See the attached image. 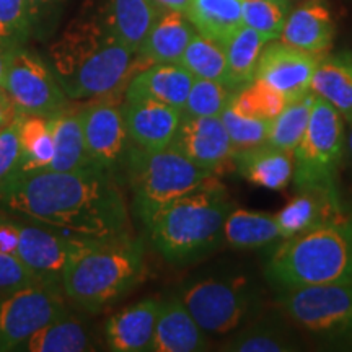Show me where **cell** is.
I'll return each instance as SVG.
<instances>
[{
  "label": "cell",
  "mask_w": 352,
  "mask_h": 352,
  "mask_svg": "<svg viewBox=\"0 0 352 352\" xmlns=\"http://www.w3.org/2000/svg\"><path fill=\"white\" fill-rule=\"evenodd\" d=\"M0 212L80 239L132 233L121 183L101 170L13 173L0 183Z\"/></svg>",
  "instance_id": "cell-1"
},
{
  "label": "cell",
  "mask_w": 352,
  "mask_h": 352,
  "mask_svg": "<svg viewBox=\"0 0 352 352\" xmlns=\"http://www.w3.org/2000/svg\"><path fill=\"white\" fill-rule=\"evenodd\" d=\"M50 64L69 100H109L126 91L138 54L96 13L74 20L50 47Z\"/></svg>",
  "instance_id": "cell-2"
},
{
  "label": "cell",
  "mask_w": 352,
  "mask_h": 352,
  "mask_svg": "<svg viewBox=\"0 0 352 352\" xmlns=\"http://www.w3.org/2000/svg\"><path fill=\"white\" fill-rule=\"evenodd\" d=\"M233 204L215 178L168 202L145 223L148 240L171 264H189L223 243V223Z\"/></svg>",
  "instance_id": "cell-3"
},
{
  "label": "cell",
  "mask_w": 352,
  "mask_h": 352,
  "mask_svg": "<svg viewBox=\"0 0 352 352\" xmlns=\"http://www.w3.org/2000/svg\"><path fill=\"white\" fill-rule=\"evenodd\" d=\"M144 241L132 233L109 240H91L74 254L64 271L67 302L87 314H100L124 298L145 276Z\"/></svg>",
  "instance_id": "cell-4"
},
{
  "label": "cell",
  "mask_w": 352,
  "mask_h": 352,
  "mask_svg": "<svg viewBox=\"0 0 352 352\" xmlns=\"http://www.w3.org/2000/svg\"><path fill=\"white\" fill-rule=\"evenodd\" d=\"M283 241L264 266L276 290L352 279V220H331Z\"/></svg>",
  "instance_id": "cell-5"
},
{
  "label": "cell",
  "mask_w": 352,
  "mask_h": 352,
  "mask_svg": "<svg viewBox=\"0 0 352 352\" xmlns=\"http://www.w3.org/2000/svg\"><path fill=\"white\" fill-rule=\"evenodd\" d=\"M215 178L175 148L147 151L135 144L131 145L124 170V179L134 197L132 208L144 226L168 202Z\"/></svg>",
  "instance_id": "cell-6"
},
{
  "label": "cell",
  "mask_w": 352,
  "mask_h": 352,
  "mask_svg": "<svg viewBox=\"0 0 352 352\" xmlns=\"http://www.w3.org/2000/svg\"><path fill=\"white\" fill-rule=\"evenodd\" d=\"M178 297L202 331L212 336L236 331L261 310V289L241 274L195 280L179 289Z\"/></svg>",
  "instance_id": "cell-7"
},
{
  "label": "cell",
  "mask_w": 352,
  "mask_h": 352,
  "mask_svg": "<svg viewBox=\"0 0 352 352\" xmlns=\"http://www.w3.org/2000/svg\"><path fill=\"white\" fill-rule=\"evenodd\" d=\"M344 152V118L315 96L305 134L294 151L296 189L324 188L338 192L336 176Z\"/></svg>",
  "instance_id": "cell-8"
},
{
  "label": "cell",
  "mask_w": 352,
  "mask_h": 352,
  "mask_svg": "<svg viewBox=\"0 0 352 352\" xmlns=\"http://www.w3.org/2000/svg\"><path fill=\"white\" fill-rule=\"evenodd\" d=\"M277 305L303 331L327 341H352V279L277 290Z\"/></svg>",
  "instance_id": "cell-9"
},
{
  "label": "cell",
  "mask_w": 352,
  "mask_h": 352,
  "mask_svg": "<svg viewBox=\"0 0 352 352\" xmlns=\"http://www.w3.org/2000/svg\"><path fill=\"white\" fill-rule=\"evenodd\" d=\"M67 314L63 289L32 283L0 294V352L16 351L30 336Z\"/></svg>",
  "instance_id": "cell-10"
},
{
  "label": "cell",
  "mask_w": 352,
  "mask_h": 352,
  "mask_svg": "<svg viewBox=\"0 0 352 352\" xmlns=\"http://www.w3.org/2000/svg\"><path fill=\"white\" fill-rule=\"evenodd\" d=\"M2 87L20 114L50 118L69 108V96L51 64L25 46L10 51Z\"/></svg>",
  "instance_id": "cell-11"
},
{
  "label": "cell",
  "mask_w": 352,
  "mask_h": 352,
  "mask_svg": "<svg viewBox=\"0 0 352 352\" xmlns=\"http://www.w3.org/2000/svg\"><path fill=\"white\" fill-rule=\"evenodd\" d=\"M16 220L20 228L16 258L36 283L63 289L64 271L70 258L85 248L91 239L67 235L28 220Z\"/></svg>",
  "instance_id": "cell-12"
},
{
  "label": "cell",
  "mask_w": 352,
  "mask_h": 352,
  "mask_svg": "<svg viewBox=\"0 0 352 352\" xmlns=\"http://www.w3.org/2000/svg\"><path fill=\"white\" fill-rule=\"evenodd\" d=\"M80 114L87 152L94 165L122 183L132 140L121 104L111 100H95L80 108Z\"/></svg>",
  "instance_id": "cell-13"
},
{
  "label": "cell",
  "mask_w": 352,
  "mask_h": 352,
  "mask_svg": "<svg viewBox=\"0 0 352 352\" xmlns=\"http://www.w3.org/2000/svg\"><path fill=\"white\" fill-rule=\"evenodd\" d=\"M170 147L215 176L235 170L236 148L220 116L183 114Z\"/></svg>",
  "instance_id": "cell-14"
},
{
  "label": "cell",
  "mask_w": 352,
  "mask_h": 352,
  "mask_svg": "<svg viewBox=\"0 0 352 352\" xmlns=\"http://www.w3.org/2000/svg\"><path fill=\"white\" fill-rule=\"evenodd\" d=\"M320 59L321 56L274 39L259 56L254 80L272 87L290 103L310 94V82Z\"/></svg>",
  "instance_id": "cell-15"
},
{
  "label": "cell",
  "mask_w": 352,
  "mask_h": 352,
  "mask_svg": "<svg viewBox=\"0 0 352 352\" xmlns=\"http://www.w3.org/2000/svg\"><path fill=\"white\" fill-rule=\"evenodd\" d=\"M132 144L147 151H160L173 142L183 111L148 98H126L121 104Z\"/></svg>",
  "instance_id": "cell-16"
},
{
  "label": "cell",
  "mask_w": 352,
  "mask_h": 352,
  "mask_svg": "<svg viewBox=\"0 0 352 352\" xmlns=\"http://www.w3.org/2000/svg\"><path fill=\"white\" fill-rule=\"evenodd\" d=\"M340 214V192L324 188H302L276 214V220L280 239L287 240L331 220L342 219Z\"/></svg>",
  "instance_id": "cell-17"
},
{
  "label": "cell",
  "mask_w": 352,
  "mask_h": 352,
  "mask_svg": "<svg viewBox=\"0 0 352 352\" xmlns=\"http://www.w3.org/2000/svg\"><path fill=\"white\" fill-rule=\"evenodd\" d=\"M160 303L162 300L157 298H144L109 316L103 331L109 349L116 352L151 351Z\"/></svg>",
  "instance_id": "cell-18"
},
{
  "label": "cell",
  "mask_w": 352,
  "mask_h": 352,
  "mask_svg": "<svg viewBox=\"0 0 352 352\" xmlns=\"http://www.w3.org/2000/svg\"><path fill=\"white\" fill-rule=\"evenodd\" d=\"M195 76L178 63L152 64L138 70L126 87V98H148L182 109Z\"/></svg>",
  "instance_id": "cell-19"
},
{
  "label": "cell",
  "mask_w": 352,
  "mask_h": 352,
  "mask_svg": "<svg viewBox=\"0 0 352 352\" xmlns=\"http://www.w3.org/2000/svg\"><path fill=\"white\" fill-rule=\"evenodd\" d=\"M208 349L206 333L178 296L165 298L158 310L152 352H196Z\"/></svg>",
  "instance_id": "cell-20"
},
{
  "label": "cell",
  "mask_w": 352,
  "mask_h": 352,
  "mask_svg": "<svg viewBox=\"0 0 352 352\" xmlns=\"http://www.w3.org/2000/svg\"><path fill=\"white\" fill-rule=\"evenodd\" d=\"M197 32L182 12H162L138 51V63L147 65L179 63L189 41ZM142 69V67H140Z\"/></svg>",
  "instance_id": "cell-21"
},
{
  "label": "cell",
  "mask_w": 352,
  "mask_h": 352,
  "mask_svg": "<svg viewBox=\"0 0 352 352\" xmlns=\"http://www.w3.org/2000/svg\"><path fill=\"white\" fill-rule=\"evenodd\" d=\"M235 170L254 186L283 191L294 178V153L264 142L256 147L236 151Z\"/></svg>",
  "instance_id": "cell-22"
},
{
  "label": "cell",
  "mask_w": 352,
  "mask_h": 352,
  "mask_svg": "<svg viewBox=\"0 0 352 352\" xmlns=\"http://www.w3.org/2000/svg\"><path fill=\"white\" fill-rule=\"evenodd\" d=\"M334 21L329 10L316 2L289 12L285 20L280 41L297 50L324 56L333 46Z\"/></svg>",
  "instance_id": "cell-23"
},
{
  "label": "cell",
  "mask_w": 352,
  "mask_h": 352,
  "mask_svg": "<svg viewBox=\"0 0 352 352\" xmlns=\"http://www.w3.org/2000/svg\"><path fill=\"white\" fill-rule=\"evenodd\" d=\"M96 15L111 32L138 54L160 12L151 0H103Z\"/></svg>",
  "instance_id": "cell-24"
},
{
  "label": "cell",
  "mask_w": 352,
  "mask_h": 352,
  "mask_svg": "<svg viewBox=\"0 0 352 352\" xmlns=\"http://www.w3.org/2000/svg\"><path fill=\"white\" fill-rule=\"evenodd\" d=\"M310 91L352 121V52L321 56L311 77Z\"/></svg>",
  "instance_id": "cell-25"
},
{
  "label": "cell",
  "mask_w": 352,
  "mask_h": 352,
  "mask_svg": "<svg viewBox=\"0 0 352 352\" xmlns=\"http://www.w3.org/2000/svg\"><path fill=\"white\" fill-rule=\"evenodd\" d=\"M54 135V160L50 170H98L87 152L80 109L65 108L50 116Z\"/></svg>",
  "instance_id": "cell-26"
},
{
  "label": "cell",
  "mask_w": 352,
  "mask_h": 352,
  "mask_svg": "<svg viewBox=\"0 0 352 352\" xmlns=\"http://www.w3.org/2000/svg\"><path fill=\"white\" fill-rule=\"evenodd\" d=\"M280 239L276 215L261 210L233 208L223 223V243L236 250L263 248Z\"/></svg>",
  "instance_id": "cell-27"
},
{
  "label": "cell",
  "mask_w": 352,
  "mask_h": 352,
  "mask_svg": "<svg viewBox=\"0 0 352 352\" xmlns=\"http://www.w3.org/2000/svg\"><path fill=\"white\" fill-rule=\"evenodd\" d=\"M91 333L70 314L39 329L16 347L21 352H85L95 351Z\"/></svg>",
  "instance_id": "cell-28"
},
{
  "label": "cell",
  "mask_w": 352,
  "mask_h": 352,
  "mask_svg": "<svg viewBox=\"0 0 352 352\" xmlns=\"http://www.w3.org/2000/svg\"><path fill=\"white\" fill-rule=\"evenodd\" d=\"M184 15L197 33L223 44L243 25V0H191Z\"/></svg>",
  "instance_id": "cell-29"
},
{
  "label": "cell",
  "mask_w": 352,
  "mask_h": 352,
  "mask_svg": "<svg viewBox=\"0 0 352 352\" xmlns=\"http://www.w3.org/2000/svg\"><path fill=\"white\" fill-rule=\"evenodd\" d=\"M52 160L54 135L50 118L20 114V158L13 173L50 170Z\"/></svg>",
  "instance_id": "cell-30"
},
{
  "label": "cell",
  "mask_w": 352,
  "mask_h": 352,
  "mask_svg": "<svg viewBox=\"0 0 352 352\" xmlns=\"http://www.w3.org/2000/svg\"><path fill=\"white\" fill-rule=\"evenodd\" d=\"M298 349L300 344L294 333H290L284 321L274 316L243 324L223 347V351L233 352H290Z\"/></svg>",
  "instance_id": "cell-31"
},
{
  "label": "cell",
  "mask_w": 352,
  "mask_h": 352,
  "mask_svg": "<svg viewBox=\"0 0 352 352\" xmlns=\"http://www.w3.org/2000/svg\"><path fill=\"white\" fill-rule=\"evenodd\" d=\"M267 43L270 39L264 34L245 23L223 43L232 90H239L254 80L259 56Z\"/></svg>",
  "instance_id": "cell-32"
},
{
  "label": "cell",
  "mask_w": 352,
  "mask_h": 352,
  "mask_svg": "<svg viewBox=\"0 0 352 352\" xmlns=\"http://www.w3.org/2000/svg\"><path fill=\"white\" fill-rule=\"evenodd\" d=\"M196 78H206L230 87L226 47L222 43L196 33L183 52L179 63Z\"/></svg>",
  "instance_id": "cell-33"
},
{
  "label": "cell",
  "mask_w": 352,
  "mask_h": 352,
  "mask_svg": "<svg viewBox=\"0 0 352 352\" xmlns=\"http://www.w3.org/2000/svg\"><path fill=\"white\" fill-rule=\"evenodd\" d=\"M314 103L315 95L311 91L303 98L290 101L274 120L270 121L266 144L280 148V151L294 153L297 145L300 144L303 134H305Z\"/></svg>",
  "instance_id": "cell-34"
},
{
  "label": "cell",
  "mask_w": 352,
  "mask_h": 352,
  "mask_svg": "<svg viewBox=\"0 0 352 352\" xmlns=\"http://www.w3.org/2000/svg\"><path fill=\"white\" fill-rule=\"evenodd\" d=\"M228 104L243 116L271 121L287 107L289 101L264 82L253 80L233 91Z\"/></svg>",
  "instance_id": "cell-35"
},
{
  "label": "cell",
  "mask_w": 352,
  "mask_h": 352,
  "mask_svg": "<svg viewBox=\"0 0 352 352\" xmlns=\"http://www.w3.org/2000/svg\"><path fill=\"white\" fill-rule=\"evenodd\" d=\"M287 15V0H243V23L270 41L280 38Z\"/></svg>",
  "instance_id": "cell-36"
},
{
  "label": "cell",
  "mask_w": 352,
  "mask_h": 352,
  "mask_svg": "<svg viewBox=\"0 0 352 352\" xmlns=\"http://www.w3.org/2000/svg\"><path fill=\"white\" fill-rule=\"evenodd\" d=\"M233 91L235 90L223 83L206 80V78H195L186 104L183 108V114L186 116H220L230 103Z\"/></svg>",
  "instance_id": "cell-37"
},
{
  "label": "cell",
  "mask_w": 352,
  "mask_h": 352,
  "mask_svg": "<svg viewBox=\"0 0 352 352\" xmlns=\"http://www.w3.org/2000/svg\"><path fill=\"white\" fill-rule=\"evenodd\" d=\"M33 33L26 0H0V44L7 50L25 46Z\"/></svg>",
  "instance_id": "cell-38"
},
{
  "label": "cell",
  "mask_w": 352,
  "mask_h": 352,
  "mask_svg": "<svg viewBox=\"0 0 352 352\" xmlns=\"http://www.w3.org/2000/svg\"><path fill=\"white\" fill-rule=\"evenodd\" d=\"M220 120L226 126L233 147L236 151L256 147V145L266 142L267 129H270V121L267 120L243 116V114L236 113L230 104L220 114Z\"/></svg>",
  "instance_id": "cell-39"
},
{
  "label": "cell",
  "mask_w": 352,
  "mask_h": 352,
  "mask_svg": "<svg viewBox=\"0 0 352 352\" xmlns=\"http://www.w3.org/2000/svg\"><path fill=\"white\" fill-rule=\"evenodd\" d=\"M20 158V113L0 129V183L13 173Z\"/></svg>",
  "instance_id": "cell-40"
},
{
  "label": "cell",
  "mask_w": 352,
  "mask_h": 352,
  "mask_svg": "<svg viewBox=\"0 0 352 352\" xmlns=\"http://www.w3.org/2000/svg\"><path fill=\"white\" fill-rule=\"evenodd\" d=\"M36 283L20 259L0 250V294Z\"/></svg>",
  "instance_id": "cell-41"
},
{
  "label": "cell",
  "mask_w": 352,
  "mask_h": 352,
  "mask_svg": "<svg viewBox=\"0 0 352 352\" xmlns=\"http://www.w3.org/2000/svg\"><path fill=\"white\" fill-rule=\"evenodd\" d=\"M19 220L13 215L6 212H0V250L3 253L16 256V250H19Z\"/></svg>",
  "instance_id": "cell-42"
},
{
  "label": "cell",
  "mask_w": 352,
  "mask_h": 352,
  "mask_svg": "<svg viewBox=\"0 0 352 352\" xmlns=\"http://www.w3.org/2000/svg\"><path fill=\"white\" fill-rule=\"evenodd\" d=\"M64 2L65 0H26L30 16H32L33 21V30L39 21L51 19L52 13H54L59 7H63Z\"/></svg>",
  "instance_id": "cell-43"
},
{
  "label": "cell",
  "mask_w": 352,
  "mask_h": 352,
  "mask_svg": "<svg viewBox=\"0 0 352 352\" xmlns=\"http://www.w3.org/2000/svg\"><path fill=\"white\" fill-rule=\"evenodd\" d=\"M16 109L13 107V101L8 94L6 91V88L0 85V129L6 127L7 124L16 118Z\"/></svg>",
  "instance_id": "cell-44"
},
{
  "label": "cell",
  "mask_w": 352,
  "mask_h": 352,
  "mask_svg": "<svg viewBox=\"0 0 352 352\" xmlns=\"http://www.w3.org/2000/svg\"><path fill=\"white\" fill-rule=\"evenodd\" d=\"M153 7L157 8L158 12H182L186 13L189 3L191 0H151Z\"/></svg>",
  "instance_id": "cell-45"
},
{
  "label": "cell",
  "mask_w": 352,
  "mask_h": 352,
  "mask_svg": "<svg viewBox=\"0 0 352 352\" xmlns=\"http://www.w3.org/2000/svg\"><path fill=\"white\" fill-rule=\"evenodd\" d=\"M10 51L12 50H7V47H3L2 44H0V85H2L3 76H6L8 57H10Z\"/></svg>",
  "instance_id": "cell-46"
},
{
  "label": "cell",
  "mask_w": 352,
  "mask_h": 352,
  "mask_svg": "<svg viewBox=\"0 0 352 352\" xmlns=\"http://www.w3.org/2000/svg\"><path fill=\"white\" fill-rule=\"evenodd\" d=\"M351 124V129H349V134H347L346 138V151L349 153V157L352 158V121L349 122Z\"/></svg>",
  "instance_id": "cell-47"
},
{
  "label": "cell",
  "mask_w": 352,
  "mask_h": 352,
  "mask_svg": "<svg viewBox=\"0 0 352 352\" xmlns=\"http://www.w3.org/2000/svg\"><path fill=\"white\" fill-rule=\"evenodd\" d=\"M287 2H289V0H287Z\"/></svg>",
  "instance_id": "cell-48"
}]
</instances>
